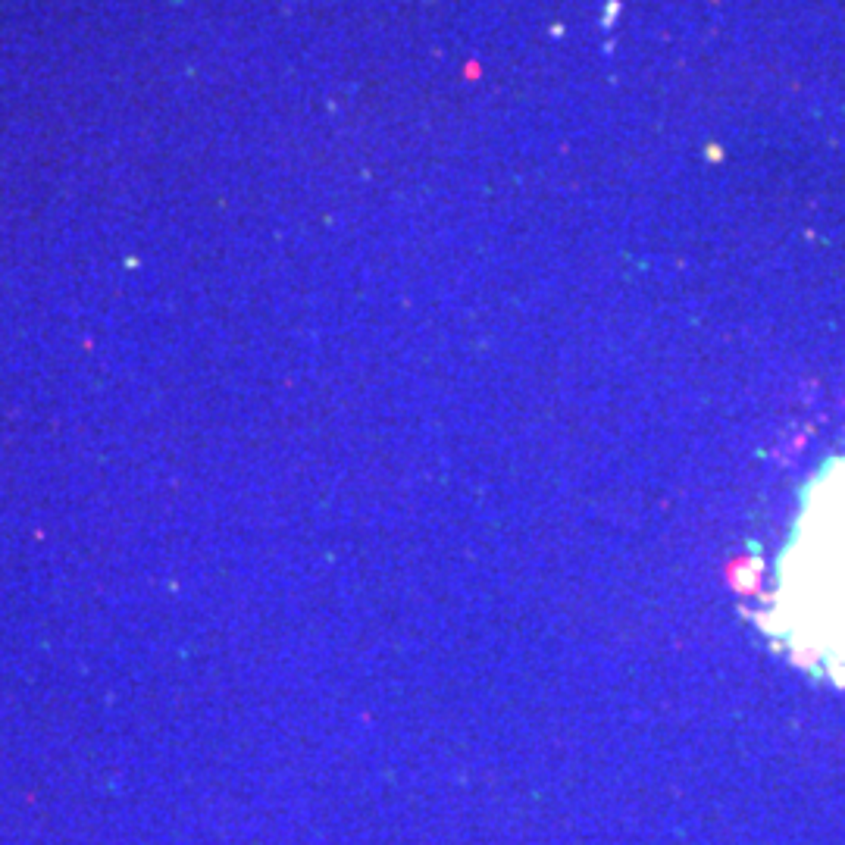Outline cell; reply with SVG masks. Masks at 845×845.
<instances>
[{
    "label": "cell",
    "mask_w": 845,
    "mask_h": 845,
    "mask_svg": "<svg viewBox=\"0 0 845 845\" xmlns=\"http://www.w3.org/2000/svg\"><path fill=\"white\" fill-rule=\"evenodd\" d=\"M783 632L845 685V457L829 460L783 557Z\"/></svg>",
    "instance_id": "6da1fadb"
}]
</instances>
